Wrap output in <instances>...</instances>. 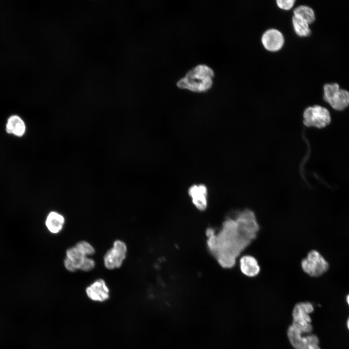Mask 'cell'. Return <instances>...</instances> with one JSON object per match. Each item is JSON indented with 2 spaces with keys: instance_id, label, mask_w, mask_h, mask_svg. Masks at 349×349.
<instances>
[{
  "instance_id": "8fae6325",
  "label": "cell",
  "mask_w": 349,
  "mask_h": 349,
  "mask_svg": "<svg viewBox=\"0 0 349 349\" xmlns=\"http://www.w3.org/2000/svg\"><path fill=\"white\" fill-rule=\"evenodd\" d=\"M87 296L92 300L104 301L109 298V289L101 279L95 281L86 289Z\"/></svg>"
},
{
  "instance_id": "e0dca14e",
  "label": "cell",
  "mask_w": 349,
  "mask_h": 349,
  "mask_svg": "<svg viewBox=\"0 0 349 349\" xmlns=\"http://www.w3.org/2000/svg\"><path fill=\"white\" fill-rule=\"evenodd\" d=\"M294 16H299L307 22L309 24L315 19V14L314 10L309 6L301 5L293 10Z\"/></svg>"
},
{
  "instance_id": "d6986e66",
  "label": "cell",
  "mask_w": 349,
  "mask_h": 349,
  "mask_svg": "<svg viewBox=\"0 0 349 349\" xmlns=\"http://www.w3.org/2000/svg\"><path fill=\"white\" fill-rule=\"evenodd\" d=\"M276 4L280 9L288 10L293 7L295 2V0H277Z\"/></svg>"
},
{
  "instance_id": "4fadbf2b",
  "label": "cell",
  "mask_w": 349,
  "mask_h": 349,
  "mask_svg": "<svg viewBox=\"0 0 349 349\" xmlns=\"http://www.w3.org/2000/svg\"><path fill=\"white\" fill-rule=\"evenodd\" d=\"M5 129L8 134L21 137L25 132L26 125L20 117L16 115H13L8 118Z\"/></svg>"
},
{
  "instance_id": "ac0fdd59",
  "label": "cell",
  "mask_w": 349,
  "mask_h": 349,
  "mask_svg": "<svg viewBox=\"0 0 349 349\" xmlns=\"http://www.w3.org/2000/svg\"><path fill=\"white\" fill-rule=\"evenodd\" d=\"M340 89V86L336 82L326 83L323 85V98L329 102L335 93Z\"/></svg>"
},
{
  "instance_id": "3957f363",
  "label": "cell",
  "mask_w": 349,
  "mask_h": 349,
  "mask_svg": "<svg viewBox=\"0 0 349 349\" xmlns=\"http://www.w3.org/2000/svg\"><path fill=\"white\" fill-rule=\"evenodd\" d=\"M214 76L212 68L205 64H199L190 70L176 85L180 88L193 92H205L211 87Z\"/></svg>"
},
{
  "instance_id": "ffe728a7",
  "label": "cell",
  "mask_w": 349,
  "mask_h": 349,
  "mask_svg": "<svg viewBox=\"0 0 349 349\" xmlns=\"http://www.w3.org/2000/svg\"><path fill=\"white\" fill-rule=\"evenodd\" d=\"M346 326L348 330L349 331V317H348L347 321H346Z\"/></svg>"
},
{
  "instance_id": "2e32d148",
  "label": "cell",
  "mask_w": 349,
  "mask_h": 349,
  "mask_svg": "<svg viewBox=\"0 0 349 349\" xmlns=\"http://www.w3.org/2000/svg\"><path fill=\"white\" fill-rule=\"evenodd\" d=\"M292 25L295 33L300 37H306L311 33L309 24L301 18L294 16L292 18Z\"/></svg>"
},
{
  "instance_id": "7c38bea8",
  "label": "cell",
  "mask_w": 349,
  "mask_h": 349,
  "mask_svg": "<svg viewBox=\"0 0 349 349\" xmlns=\"http://www.w3.org/2000/svg\"><path fill=\"white\" fill-rule=\"evenodd\" d=\"M239 266L241 272L248 277L255 276L260 271V266L257 260L250 255H245L240 258Z\"/></svg>"
},
{
  "instance_id": "30bf717a",
  "label": "cell",
  "mask_w": 349,
  "mask_h": 349,
  "mask_svg": "<svg viewBox=\"0 0 349 349\" xmlns=\"http://www.w3.org/2000/svg\"><path fill=\"white\" fill-rule=\"evenodd\" d=\"M188 194L191 197L194 206L199 210H205L207 205V189L203 184H193L188 189Z\"/></svg>"
},
{
  "instance_id": "6da1fadb",
  "label": "cell",
  "mask_w": 349,
  "mask_h": 349,
  "mask_svg": "<svg viewBox=\"0 0 349 349\" xmlns=\"http://www.w3.org/2000/svg\"><path fill=\"white\" fill-rule=\"evenodd\" d=\"M207 245L218 263L224 268L233 267L237 257L255 238L247 233L235 219L225 220L216 234L214 229L207 228Z\"/></svg>"
},
{
  "instance_id": "9a60e30c",
  "label": "cell",
  "mask_w": 349,
  "mask_h": 349,
  "mask_svg": "<svg viewBox=\"0 0 349 349\" xmlns=\"http://www.w3.org/2000/svg\"><path fill=\"white\" fill-rule=\"evenodd\" d=\"M45 223L50 232L57 234L63 229L64 223V218L62 215L52 211L47 216Z\"/></svg>"
},
{
  "instance_id": "ba28073f",
  "label": "cell",
  "mask_w": 349,
  "mask_h": 349,
  "mask_svg": "<svg viewBox=\"0 0 349 349\" xmlns=\"http://www.w3.org/2000/svg\"><path fill=\"white\" fill-rule=\"evenodd\" d=\"M127 247L126 243L120 240H115L113 247L109 249L104 257L105 267L109 270L120 268L126 258Z\"/></svg>"
},
{
  "instance_id": "5b68a950",
  "label": "cell",
  "mask_w": 349,
  "mask_h": 349,
  "mask_svg": "<svg viewBox=\"0 0 349 349\" xmlns=\"http://www.w3.org/2000/svg\"><path fill=\"white\" fill-rule=\"evenodd\" d=\"M303 123L305 126L318 128L326 127L331 121L329 110L318 105L306 108L303 113Z\"/></svg>"
},
{
  "instance_id": "52a82bcc",
  "label": "cell",
  "mask_w": 349,
  "mask_h": 349,
  "mask_svg": "<svg viewBox=\"0 0 349 349\" xmlns=\"http://www.w3.org/2000/svg\"><path fill=\"white\" fill-rule=\"evenodd\" d=\"M287 336L295 349H321L318 337L316 335L309 333L303 336L292 325L288 329Z\"/></svg>"
},
{
  "instance_id": "8992f818",
  "label": "cell",
  "mask_w": 349,
  "mask_h": 349,
  "mask_svg": "<svg viewBox=\"0 0 349 349\" xmlns=\"http://www.w3.org/2000/svg\"><path fill=\"white\" fill-rule=\"evenodd\" d=\"M301 265L303 270L313 277L321 275L329 268L327 262L320 253L316 250L309 252L306 257L302 259Z\"/></svg>"
},
{
  "instance_id": "9c48e42d",
  "label": "cell",
  "mask_w": 349,
  "mask_h": 349,
  "mask_svg": "<svg viewBox=\"0 0 349 349\" xmlns=\"http://www.w3.org/2000/svg\"><path fill=\"white\" fill-rule=\"evenodd\" d=\"M261 40L265 48L272 52L281 49L285 42L283 34L275 28L266 30L262 34Z\"/></svg>"
},
{
  "instance_id": "277c9868",
  "label": "cell",
  "mask_w": 349,
  "mask_h": 349,
  "mask_svg": "<svg viewBox=\"0 0 349 349\" xmlns=\"http://www.w3.org/2000/svg\"><path fill=\"white\" fill-rule=\"evenodd\" d=\"M314 310V306L310 302H299L295 305L293 310L292 325L302 334H309L313 330L309 314Z\"/></svg>"
},
{
  "instance_id": "5bb4252c",
  "label": "cell",
  "mask_w": 349,
  "mask_h": 349,
  "mask_svg": "<svg viewBox=\"0 0 349 349\" xmlns=\"http://www.w3.org/2000/svg\"><path fill=\"white\" fill-rule=\"evenodd\" d=\"M328 103L334 110L337 111L344 110L349 106V91L340 88Z\"/></svg>"
},
{
  "instance_id": "7a4b0ae2",
  "label": "cell",
  "mask_w": 349,
  "mask_h": 349,
  "mask_svg": "<svg viewBox=\"0 0 349 349\" xmlns=\"http://www.w3.org/2000/svg\"><path fill=\"white\" fill-rule=\"evenodd\" d=\"M95 253L94 248L89 243L86 241H79L75 246L66 250V256L64 260V267L71 272L78 270L90 271L95 267V262L87 256L93 255Z\"/></svg>"
},
{
  "instance_id": "44dd1931",
  "label": "cell",
  "mask_w": 349,
  "mask_h": 349,
  "mask_svg": "<svg viewBox=\"0 0 349 349\" xmlns=\"http://www.w3.org/2000/svg\"><path fill=\"white\" fill-rule=\"evenodd\" d=\"M346 301L348 305L349 306V294L346 297Z\"/></svg>"
}]
</instances>
